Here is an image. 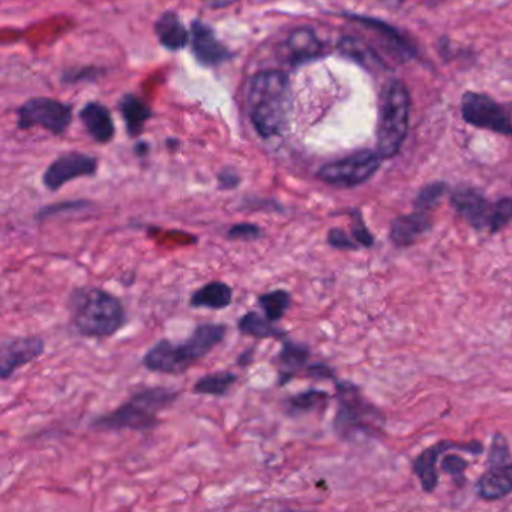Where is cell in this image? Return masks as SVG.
I'll list each match as a JSON object with an SVG mask.
<instances>
[{"mask_svg": "<svg viewBox=\"0 0 512 512\" xmlns=\"http://www.w3.org/2000/svg\"><path fill=\"white\" fill-rule=\"evenodd\" d=\"M343 17L350 20V22L359 23V25L365 26L370 31L376 32L382 38L383 43L401 61L418 58V49H416L413 41L404 37L394 26L388 25V23L382 22V20L373 19V17L356 16V14H343Z\"/></svg>", "mask_w": 512, "mask_h": 512, "instance_id": "9a60e30c", "label": "cell"}, {"mask_svg": "<svg viewBox=\"0 0 512 512\" xmlns=\"http://www.w3.org/2000/svg\"><path fill=\"white\" fill-rule=\"evenodd\" d=\"M338 49H340L344 56L353 59L358 64L364 65V67L385 68L380 56H377V53L371 47H368L367 44L361 43V41L355 40V38L344 37L340 44H338Z\"/></svg>", "mask_w": 512, "mask_h": 512, "instance_id": "83f0119b", "label": "cell"}, {"mask_svg": "<svg viewBox=\"0 0 512 512\" xmlns=\"http://www.w3.org/2000/svg\"><path fill=\"white\" fill-rule=\"evenodd\" d=\"M257 346L250 347V349L244 350V352L241 353V355L238 356V361H236V364L239 365V367L245 368L248 367V365L253 364L254 361V353H256Z\"/></svg>", "mask_w": 512, "mask_h": 512, "instance_id": "74e56055", "label": "cell"}, {"mask_svg": "<svg viewBox=\"0 0 512 512\" xmlns=\"http://www.w3.org/2000/svg\"><path fill=\"white\" fill-rule=\"evenodd\" d=\"M460 107L461 116L472 127L512 136V104L497 103L490 95L466 92Z\"/></svg>", "mask_w": 512, "mask_h": 512, "instance_id": "ba28073f", "label": "cell"}, {"mask_svg": "<svg viewBox=\"0 0 512 512\" xmlns=\"http://www.w3.org/2000/svg\"><path fill=\"white\" fill-rule=\"evenodd\" d=\"M257 304L269 320L278 322L292 307V295L284 289L271 290V292L262 293L257 298Z\"/></svg>", "mask_w": 512, "mask_h": 512, "instance_id": "4316f807", "label": "cell"}, {"mask_svg": "<svg viewBox=\"0 0 512 512\" xmlns=\"http://www.w3.org/2000/svg\"><path fill=\"white\" fill-rule=\"evenodd\" d=\"M190 34L194 58L205 67H220L233 58L232 52L218 40L208 23L194 20Z\"/></svg>", "mask_w": 512, "mask_h": 512, "instance_id": "7c38bea8", "label": "cell"}, {"mask_svg": "<svg viewBox=\"0 0 512 512\" xmlns=\"http://www.w3.org/2000/svg\"><path fill=\"white\" fill-rule=\"evenodd\" d=\"M430 227L431 221L428 218L427 212L419 211L418 209V212H412V214L401 215V217L395 218L391 224L389 238H391L392 244L397 245V247H410Z\"/></svg>", "mask_w": 512, "mask_h": 512, "instance_id": "ffe728a7", "label": "cell"}, {"mask_svg": "<svg viewBox=\"0 0 512 512\" xmlns=\"http://www.w3.org/2000/svg\"><path fill=\"white\" fill-rule=\"evenodd\" d=\"M67 305L71 325L83 337H113L127 323L121 299L101 287H77L68 296Z\"/></svg>", "mask_w": 512, "mask_h": 512, "instance_id": "6da1fadb", "label": "cell"}, {"mask_svg": "<svg viewBox=\"0 0 512 512\" xmlns=\"http://www.w3.org/2000/svg\"><path fill=\"white\" fill-rule=\"evenodd\" d=\"M119 110H121L122 118H124L128 134L131 137L140 136L146 122L152 118V110L148 103L143 98L133 94L124 95L121 98Z\"/></svg>", "mask_w": 512, "mask_h": 512, "instance_id": "603a6c76", "label": "cell"}, {"mask_svg": "<svg viewBox=\"0 0 512 512\" xmlns=\"http://www.w3.org/2000/svg\"><path fill=\"white\" fill-rule=\"evenodd\" d=\"M46 350V341L40 335L8 337L0 344V377L8 380L19 368L40 358Z\"/></svg>", "mask_w": 512, "mask_h": 512, "instance_id": "8fae6325", "label": "cell"}, {"mask_svg": "<svg viewBox=\"0 0 512 512\" xmlns=\"http://www.w3.org/2000/svg\"><path fill=\"white\" fill-rule=\"evenodd\" d=\"M307 373L308 376L317 377V379H334V373H332L331 368L323 364L310 365L307 368Z\"/></svg>", "mask_w": 512, "mask_h": 512, "instance_id": "8d00e7d4", "label": "cell"}, {"mask_svg": "<svg viewBox=\"0 0 512 512\" xmlns=\"http://www.w3.org/2000/svg\"><path fill=\"white\" fill-rule=\"evenodd\" d=\"M224 323H200L193 334L181 343L160 340L143 355V365L152 373L178 374L190 370L200 359L206 358L226 338Z\"/></svg>", "mask_w": 512, "mask_h": 512, "instance_id": "7a4b0ae2", "label": "cell"}, {"mask_svg": "<svg viewBox=\"0 0 512 512\" xmlns=\"http://www.w3.org/2000/svg\"><path fill=\"white\" fill-rule=\"evenodd\" d=\"M382 160L379 152L362 149L349 157L332 161V163L320 167L317 178L332 187H358L376 175Z\"/></svg>", "mask_w": 512, "mask_h": 512, "instance_id": "52a82bcc", "label": "cell"}, {"mask_svg": "<svg viewBox=\"0 0 512 512\" xmlns=\"http://www.w3.org/2000/svg\"><path fill=\"white\" fill-rule=\"evenodd\" d=\"M238 329L242 335L256 338V340L287 337V332L284 329L278 328L275 322L257 313V311H248L247 314H244L238 320Z\"/></svg>", "mask_w": 512, "mask_h": 512, "instance_id": "cb8c5ba5", "label": "cell"}, {"mask_svg": "<svg viewBox=\"0 0 512 512\" xmlns=\"http://www.w3.org/2000/svg\"><path fill=\"white\" fill-rule=\"evenodd\" d=\"M155 35H157L161 46L170 52H179V50L185 49L191 40L190 32L187 31L178 14L172 13V11L164 13L157 20Z\"/></svg>", "mask_w": 512, "mask_h": 512, "instance_id": "44dd1931", "label": "cell"}, {"mask_svg": "<svg viewBox=\"0 0 512 512\" xmlns=\"http://www.w3.org/2000/svg\"><path fill=\"white\" fill-rule=\"evenodd\" d=\"M247 103L251 124L260 137L281 136L289 113V76L283 71H260L248 86Z\"/></svg>", "mask_w": 512, "mask_h": 512, "instance_id": "3957f363", "label": "cell"}, {"mask_svg": "<svg viewBox=\"0 0 512 512\" xmlns=\"http://www.w3.org/2000/svg\"><path fill=\"white\" fill-rule=\"evenodd\" d=\"M326 53L325 44L317 37L316 32L308 26L290 32L286 41V59L293 67L307 64L323 58Z\"/></svg>", "mask_w": 512, "mask_h": 512, "instance_id": "2e32d148", "label": "cell"}, {"mask_svg": "<svg viewBox=\"0 0 512 512\" xmlns=\"http://www.w3.org/2000/svg\"><path fill=\"white\" fill-rule=\"evenodd\" d=\"M310 347L304 343H296L286 340L281 346L280 352L275 356L278 367V386H286L292 382L298 371L307 370V362L310 359Z\"/></svg>", "mask_w": 512, "mask_h": 512, "instance_id": "ac0fdd59", "label": "cell"}, {"mask_svg": "<svg viewBox=\"0 0 512 512\" xmlns=\"http://www.w3.org/2000/svg\"><path fill=\"white\" fill-rule=\"evenodd\" d=\"M226 238L236 242H256L263 238V229L254 223L233 224L227 230Z\"/></svg>", "mask_w": 512, "mask_h": 512, "instance_id": "f546056e", "label": "cell"}, {"mask_svg": "<svg viewBox=\"0 0 512 512\" xmlns=\"http://www.w3.org/2000/svg\"><path fill=\"white\" fill-rule=\"evenodd\" d=\"M329 400H331V397H329L328 392L320 391V389H308V391L287 398L286 406L290 415H301V413L325 409Z\"/></svg>", "mask_w": 512, "mask_h": 512, "instance_id": "484cf974", "label": "cell"}, {"mask_svg": "<svg viewBox=\"0 0 512 512\" xmlns=\"http://www.w3.org/2000/svg\"><path fill=\"white\" fill-rule=\"evenodd\" d=\"M91 203L86 200H74V202H62L56 203V205L46 206L41 209L37 214V218L40 221L46 220V218L53 217V215L61 214L64 211H79V209L88 208Z\"/></svg>", "mask_w": 512, "mask_h": 512, "instance_id": "d6a6232c", "label": "cell"}, {"mask_svg": "<svg viewBox=\"0 0 512 512\" xmlns=\"http://www.w3.org/2000/svg\"><path fill=\"white\" fill-rule=\"evenodd\" d=\"M233 304V289L224 281H211L191 295L190 307L221 311Z\"/></svg>", "mask_w": 512, "mask_h": 512, "instance_id": "7402d4cb", "label": "cell"}, {"mask_svg": "<svg viewBox=\"0 0 512 512\" xmlns=\"http://www.w3.org/2000/svg\"><path fill=\"white\" fill-rule=\"evenodd\" d=\"M451 203L475 229H490L494 203L488 202L481 193L473 188H458L451 194Z\"/></svg>", "mask_w": 512, "mask_h": 512, "instance_id": "4fadbf2b", "label": "cell"}, {"mask_svg": "<svg viewBox=\"0 0 512 512\" xmlns=\"http://www.w3.org/2000/svg\"><path fill=\"white\" fill-rule=\"evenodd\" d=\"M349 215L352 217V238L355 239L356 244L365 248L373 247L374 238L370 230L367 229L361 211L355 209V211H350Z\"/></svg>", "mask_w": 512, "mask_h": 512, "instance_id": "1f68e13d", "label": "cell"}, {"mask_svg": "<svg viewBox=\"0 0 512 512\" xmlns=\"http://www.w3.org/2000/svg\"><path fill=\"white\" fill-rule=\"evenodd\" d=\"M328 244L337 250H358L359 247L352 236L347 235L343 229H338V227L329 230Z\"/></svg>", "mask_w": 512, "mask_h": 512, "instance_id": "836d02e7", "label": "cell"}, {"mask_svg": "<svg viewBox=\"0 0 512 512\" xmlns=\"http://www.w3.org/2000/svg\"><path fill=\"white\" fill-rule=\"evenodd\" d=\"M512 223V199L503 197L494 203L493 217H491L490 232L496 233L503 227Z\"/></svg>", "mask_w": 512, "mask_h": 512, "instance_id": "4dcf8cb0", "label": "cell"}, {"mask_svg": "<svg viewBox=\"0 0 512 512\" xmlns=\"http://www.w3.org/2000/svg\"><path fill=\"white\" fill-rule=\"evenodd\" d=\"M17 116L22 130L41 127L53 136H62L73 122V109L62 101L38 97L26 101L20 107Z\"/></svg>", "mask_w": 512, "mask_h": 512, "instance_id": "9c48e42d", "label": "cell"}, {"mask_svg": "<svg viewBox=\"0 0 512 512\" xmlns=\"http://www.w3.org/2000/svg\"><path fill=\"white\" fill-rule=\"evenodd\" d=\"M490 467L476 484L478 496L484 500H499L512 493V458L488 461Z\"/></svg>", "mask_w": 512, "mask_h": 512, "instance_id": "e0dca14e", "label": "cell"}, {"mask_svg": "<svg viewBox=\"0 0 512 512\" xmlns=\"http://www.w3.org/2000/svg\"><path fill=\"white\" fill-rule=\"evenodd\" d=\"M181 391L167 386H155L134 392L127 401L98 416L91 424L97 431H145L160 424L158 415L173 406Z\"/></svg>", "mask_w": 512, "mask_h": 512, "instance_id": "277c9868", "label": "cell"}, {"mask_svg": "<svg viewBox=\"0 0 512 512\" xmlns=\"http://www.w3.org/2000/svg\"><path fill=\"white\" fill-rule=\"evenodd\" d=\"M337 398L338 412L334 427L341 436H347L358 430H373L383 419L382 413L362 397L353 383L338 382Z\"/></svg>", "mask_w": 512, "mask_h": 512, "instance_id": "8992f818", "label": "cell"}, {"mask_svg": "<svg viewBox=\"0 0 512 512\" xmlns=\"http://www.w3.org/2000/svg\"><path fill=\"white\" fill-rule=\"evenodd\" d=\"M220 190H235L241 184V176L233 169H223L217 176Z\"/></svg>", "mask_w": 512, "mask_h": 512, "instance_id": "d590c367", "label": "cell"}, {"mask_svg": "<svg viewBox=\"0 0 512 512\" xmlns=\"http://www.w3.org/2000/svg\"><path fill=\"white\" fill-rule=\"evenodd\" d=\"M148 145L146 143H140V145H137L136 152L137 155H140V157H143V154H146L148 152Z\"/></svg>", "mask_w": 512, "mask_h": 512, "instance_id": "ab89813d", "label": "cell"}, {"mask_svg": "<svg viewBox=\"0 0 512 512\" xmlns=\"http://www.w3.org/2000/svg\"><path fill=\"white\" fill-rule=\"evenodd\" d=\"M449 449H466L470 454H481L482 445L478 442L467 443V445H458V443H451L448 440L436 443V445L428 448L427 451L422 452L415 461H413V472L418 476L421 481L424 491H433L436 488L439 478H437V458L448 452Z\"/></svg>", "mask_w": 512, "mask_h": 512, "instance_id": "5bb4252c", "label": "cell"}, {"mask_svg": "<svg viewBox=\"0 0 512 512\" xmlns=\"http://www.w3.org/2000/svg\"><path fill=\"white\" fill-rule=\"evenodd\" d=\"M80 119H82L89 136L95 142L101 143V145L112 142L116 133L115 121H113L112 113L106 106L97 103V101H92V103L83 107L82 112H80Z\"/></svg>", "mask_w": 512, "mask_h": 512, "instance_id": "d6986e66", "label": "cell"}, {"mask_svg": "<svg viewBox=\"0 0 512 512\" xmlns=\"http://www.w3.org/2000/svg\"><path fill=\"white\" fill-rule=\"evenodd\" d=\"M410 94L400 80L392 79L380 92L377 116L376 151L383 160L400 152L409 133Z\"/></svg>", "mask_w": 512, "mask_h": 512, "instance_id": "5b68a950", "label": "cell"}, {"mask_svg": "<svg viewBox=\"0 0 512 512\" xmlns=\"http://www.w3.org/2000/svg\"><path fill=\"white\" fill-rule=\"evenodd\" d=\"M98 172V160L82 152H67L56 158L43 175L47 190L58 191L79 178H91Z\"/></svg>", "mask_w": 512, "mask_h": 512, "instance_id": "30bf717a", "label": "cell"}, {"mask_svg": "<svg viewBox=\"0 0 512 512\" xmlns=\"http://www.w3.org/2000/svg\"><path fill=\"white\" fill-rule=\"evenodd\" d=\"M448 185L443 182H434V184L427 185L419 191L415 199V206L419 211H430L439 205L440 199L445 196Z\"/></svg>", "mask_w": 512, "mask_h": 512, "instance_id": "f1b7e54d", "label": "cell"}, {"mask_svg": "<svg viewBox=\"0 0 512 512\" xmlns=\"http://www.w3.org/2000/svg\"><path fill=\"white\" fill-rule=\"evenodd\" d=\"M467 463L463 460V458L458 457V455H446L442 461V470L446 473H451L455 478H460L463 475L464 470H466Z\"/></svg>", "mask_w": 512, "mask_h": 512, "instance_id": "e575fe53", "label": "cell"}, {"mask_svg": "<svg viewBox=\"0 0 512 512\" xmlns=\"http://www.w3.org/2000/svg\"><path fill=\"white\" fill-rule=\"evenodd\" d=\"M239 0H206V4L211 8H224L229 5L236 4Z\"/></svg>", "mask_w": 512, "mask_h": 512, "instance_id": "f35d334b", "label": "cell"}, {"mask_svg": "<svg viewBox=\"0 0 512 512\" xmlns=\"http://www.w3.org/2000/svg\"><path fill=\"white\" fill-rule=\"evenodd\" d=\"M238 374L233 371L223 370L217 373L205 374L200 377L193 386V392L197 395H211V397H226L232 386L238 382Z\"/></svg>", "mask_w": 512, "mask_h": 512, "instance_id": "d4e9b609", "label": "cell"}]
</instances>
